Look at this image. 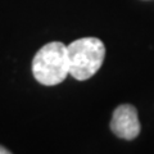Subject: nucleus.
Returning <instances> with one entry per match:
<instances>
[{
	"label": "nucleus",
	"instance_id": "3",
	"mask_svg": "<svg viewBox=\"0 0 154 154\" xmlns=\"http://www.w3.org/2000/svg\"><path fill=\"white\" fill-rule=\"evenodd\" d=\"M110 130L121 139L132 140L140 134V122L137 110L130 104H122L116 108L110 121Z\"/></svg>",
	"mask_w": 154,
	"mask_h": 154
},
{
	"label": "nucleus",
	"instance_id": "2",
	"mask_svg": "<svg viewBox=\"0 0 154 154\" xmlns=\"http://www.w3.org/2000/svg\"><path fill=\"white\" fill-rule=\"evenodd\" d=\"M69 59V75L79 81L93 77L102 67L105 46L98 37H82L67 45Z\"/></svg>",
	"mask_w": 154,
	"mask_h": 154
},
{
	"label": "nucleus",
	"instance_id": "1",
	"mask_svg": "<svg viewBox=\"0 0 154 154\" xmlns=\"http://www.w3.org/2000/svg\"><path fill=\"white\" fill-rule=\"evenodd\" d=\"M32 73L37 82L45 86H54L63 82L69 75L67 45L53 41L42 46L33 57Z\"/></svg>",
	"mask_w": 154,
	"mask_h": 154
},
{
	"label": "nucleus",
	"instance_id": "4",
	"mask_svg": "<svg viewBox=\"0 0 154 154\" xmlns=\"http://www.w3.org/2000/svg\"><path fill=\"white\" fill-rule=\"evenodd\" d=\"M0 154H12V153L9 152L8 149H5L4 146H2V145H0Z\"/></svg>",
	"mask_w": 154,
	"mask_h": 154
}]
</instances>
